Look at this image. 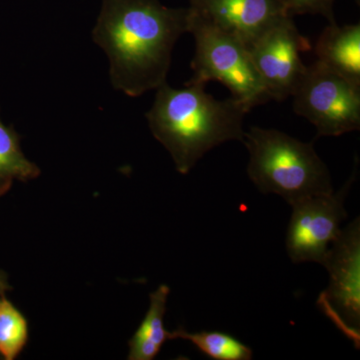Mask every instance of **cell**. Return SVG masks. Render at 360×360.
Here are the masks:
<instances>
[{
	"label": "cell",
	"instance_id": "cell-5",
	"mask_svg": "<svg viewBox=\"0 0 360 360\" xmlns=\"http://www.w3.org/2000/svg\"><path fill=\"white\" fill-rule=\"evenodd\" d=\"M292 97L295 112L316 127V139L360 129L359 87L321 61L307 66Z\"/></svg>",
	"mask_w": 360,
	"mask_h": 360
},
{
	"label": "cell",
	"instance_id": "cell-9",
	"mask_svg": "<svg viewBox=\"0 0 360 360\" xmlns=\"http://www.w3.org/2000/svg\"><path fill=\"white\" fill-rule=\"evenodd\" d=\"M188 9L248 49L276 23L291 16L279 0H191Z\"/></svg>",
	"mask_w": 360,
	"mask_h": 360
},
{
	"label": "cell",
	"instance_id": "cell-7",
	"mask_svg": "<svg viewBox=\"0 0 360 360\" xmlns=\"http://www.w3.org/2000/svg\"><path fill=\"white\" fill-rule=\"evenodd\" d=\"M355 180V172L338 193L311 196L291 206L285 246L295 264H323L329 248L340 236V224L347 217L345 200Z\"/></svg>",
	"mask_w": 360,
	"mask_h": 360
},
{
	"label": "cell",
	"instance_id": "cell-17",
	"mask_svg": "<svg viewBox=\"0 0 360 360\" xmlns=\"http://www.w3.org/2000/svg\"><path fill=\"white\" fill-rule=\"evenodd\" d=\"M357 1H359V0H357Z\"/></svg>",
	"mask_w": 360,
	"mask_h": 360
},
{
	"label": "cell",
	"instance_id": "cell-10",
	"mask_svg": "<svg viewBox=\"0 0 360 360\" xmlns=\"http://www.w3.org/2000/svg\"><path fill=\"white\" fill-rule=\"evenodd\" d=\"M317 60L360 89V25L329 23L315 46Z\"/></svg>",
	"mask_w": 360,
	"mask_h": 360
},
{
	"label": "cell",
	"instance_id": "cell-12",
	"mask_svg": "<svg viewBox=\"0 0 360 360\" xmlns=\"http://www.w3.org/2000/svg\"><path fill=\"white\" fill-rule=\"evenodd\" d=\"M39 175V167L21 150L20 135L0 120V196L11 188L15 180L26 182Z\"/></svg>",
	"mask_w": 360,
	"mask_h": 360
},
{
	"label": "cell",
	"instance_id": "cell-4",
	"mask_svg": "<svg viewBox=\"0 0 360 360\" xmlns=\"http://www.w3.org/2000/svg\"><path fill=\"white\" fill-rule=\"evenodd\" d=\"M188 32L195 39V53L191 68L193 77L186 84H203L215 80L231 92L248 112L255 106L271 101L250 51L240 40L222 32L188 9Z\"/></svg>",
	"mask_w": 360,
	"mask_h": 360
},
{
	"label": "cell",
	"instance_id": "cell-3",
	"mask_svg": "<svg viewBox=\"0 0 360 360\" xmlns=\"http://www.w3.org/2000/svg\"><path fill=\"white\" fill-rule=\"evenodd\" d=\"M243 143L250 151L248 174L262 193H274L292 206L311 196L333 193L326 163L305 143L276 129L251 127Z\"/></svg>",
	"mask_w": 360,
	"mask_h": 360
},
{
	"label": "cell",
	"instance_id": "cell-6",
	"mask_svg": "<svg viewBox=\"0 0 360 360\" xmlns=\"http://www.w3.org/2000/svg\"><path fill=\"white\" fill-rule=\"evenodd\" d=\"M329 284L319 295L317 307L348 340L359 347L360 221L341 229L323 262Z\"/></svg>",
	"mask_w": 360,
	"mask_h": 360
},
{
	"label": "cell",
	"instance_id": "cell-8",
	"mask_svg": "<svg viewBox=\"0 0 360 360\" xmlns=\"http://www.w3.org/2000/svg\"><path fill=\"white\" fill-rule=\"evenodd\" d=\"M309 49L292 16L279 21L248 49L270 99L283 101L292 96L307 68L300 53Z\"/></svg>",
	"mask_w": 360,
	"mask_h": 360
},
{
	"label": "cell",
	"instance_id": "cell-11",
	"mask_svg": "<svg viewBox=\"0 0 360 360\" xmlns=\"http://www.w3.org/2000/svg\"><path fill=\"white\" fill-rule=\"evenodd\" d=\"M170 290L162 284L149 295V309L139 329L129 340V360H153L170 340V331L165 328V315Z\"/></svg>",
	"mask_w": 360,
	"mask_h": 360
},
{
	"label": "cell",
	"instance_id": "cell-15",
	"mask_svg": "<svg viewBox=\"0 0 360 360\" xmlns=\"http://www.w3.org/2000/svg\"><path fill=\"white\" fill-rule=\"evenodd\" d=\"M290 15L295 18L300 14H321L329 21L335 22L333 6L335 0H279Z\"/></svg>",
	"mask_w": 360,
	"mask_h": 360
},
{
	"label": "cell",
	"instance_id": "cell-16",
	"mask_svg": "<svg viewBox=\"0 0 360 360\" xmlns=\"http://www.w3.org/2000/svg\"><path fill=\"white\" fill-rule=\"evenodd\" d=\"M13 290L8 283V276L4 270L0 269V300L6 296L7 291Z\"/></svg>",
	"mask_w": 360,
	"mask_h": 360
},
{
	"label": "cell",
	"instance_id": "cell-13",
	"mask_svg": "<svg viewBox=\"0 0 360 360\" xmlns=\"http://www.w3.org/2000/svg\"><path fill=\"white\" fill-rule=\"evenodd\" d=\"M191 341L198 350L214 360H250L252 349L238 338L222 331L188 333L184 328L170 331V340Z\"/></svg>",
	"mask_w": 360,
	"mask_h": 360
},
{
	"label": "cell",
	"instance_id": "cell-1",
	"mask_svg": "<svg viewBox=\"0 0 360 360\" xmlns=\"http://www.w3.org/2000/svg\"><path fill=\"white\" fill-rule=\"evenodd\" d=\"M188 32V8L158 0H104L92 39L108 54L116 90L136 97L167 82L174 44Z\"/></svg>",
	"mask_w": 360,
	"mask_h": 360
},
{
	"label": "cell",
	"instance_id": "cell-14",
	"mask_svg": "<svg viewBox=\"0 0 360 360\" xmlns=\"http://www.w3.org/2000/svg\"><path fill=\"white\" fill-rule=\"evenodd\" d=\"M28 336L27 319L4 296L0 300V356L15 359L27 345Z\"/></svg>",
	"mask_w": 360,
	"mask_h": 360
},
{
	"label": "cell",
	"instance_id": "cell-2",
	"mask_svg": "<svg viewBox=\"0 0 360 360\" xmlns=\"http://www.w3.org/2000/svg\"><path fill=\"white\" fill-rule=\"evenodd\" d=\"M175 89L165 82L146 113L153 136L167 149L177 172L187 174L205 153L224 142H243L248 113L236 99L217 101L205 84H186Z\"/></svg>",
	"mask_w": 360,
	"mask_h": 360
}]
</instances>
